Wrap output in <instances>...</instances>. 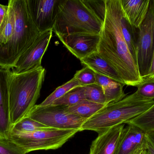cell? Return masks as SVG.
<instances>
[{
  "mask_svg": "<svg viewBox=\"0 0 154 154\" xmlns=\"http://www.w3.org/2000/svg\"><path fill=\"white\" fill-rule=\"evenodd\" d=\"M120 23L123 37L126 42L130 54L137 64L138 30L137 29L129 22L124 14L122 7L120 13Z\"/></svg>",
  "mask_w": 154,
  "mask_h": 154,
  "instance_id": "cell-18",
  "label": "cell"
},
{
  "mask_svg": "<svg viewBox=\"0 0 154 154\" xmlns=\"http://www.w3.org/2000/svg\"><path fill=\"white\" fill-rule=\"evenodd\" d=\"M84 87L86 99L105 105H106V97L101 86L94 84Z\"/></svg>",
  "mask_w": 154,
  "mask_h": 154,
  "instance_id": "cell-25",
  "label": "cell"
},
{
  "mask_svg": "<svg viewBox=\"0 0 154 154\" xmlns=\"http://www.w3.org/2000/svg\"><path fill=\"white\" fill-rule=\"evenodd\" d=\"M103 23L84 0H63L52 31L56 35H100Z\"/></svg>",
  "mask_w": 154,
  "mask_h": 154,
  "instance_id": "cell-5",
  "label": "cell"
},
{
  "mask_svg": "<svg viewBox=\"0 0 154 154\" xmlns=\"http://www.w3.org/2000/svg\"><path fill=\"white\" fill-rule=\"evenodd\" d=\"M84 2L96 16L104 22L106 14V0H84Z\"/></svg>",
  "mask_w": 154,
  "mask_h": 154,
  "instance_id": "cell-28",
  "label": "cell"
},
{
  "mask_svg": "<svg viewBox=\"0 0 154 154\" xmlns=\"http://www.w3.org/2000/svg\"><path fill=\"white\" fill-rule=\"evenodd\" d=\"M146 146L141 149L137 154H146Z\"/></svg>",
  "mask_w": 154,
  "mask_h": 154,
  "instance_id": "cell-34",
  "label": "cell"
},
{
  "mask_svg": "<svg viewBox=\"0 0 154 154\" xmlns=\"http://www.w3.org/2000/svg\"><path fill=\"white\" fill-rule=\"evenodd\" d=\"M52 30L42 33L33 44L20 56L15 67L11 70L19 73L39 68L42 60L52 37Z\"/></svg>",
  "mask_w": 154,
  "mask_h": 154,
  "instance_id": "cell-10",
  "label": "cell"
},
{
  "mask_svg": "<svg viewBox=\"0 0 154 154\" xmlns=\"http://www.w3.org/2000/svg\"><path fill=\"white\" fill-rule=\"evenodd\" d=\"M151 0H120L124 14L129 22L138 29L147 15Z\"/></svg>",
  "mask_w": 154,
  "mask_h": 154,
  "instance_id": "cell-15",
  "label": "cell"
},
{
  "mask_svg": "<svg viewBox=\"0 0 154 154\" xmlns=\"http://www.w3.org/2000/svg\"><path fill=\"white\" fill-rule=\"evenodd\" d=\"M81 86L74 77L64 85L57 88L42 103L39 104L42 106L52 105L57 99L61 98L71 90L77 87Z\"/></svg>",
  "mask_w": 154,
  "mask_h": 154,
  "instance_id": "cell-24",
  "label": "cell"
},
{
  "mask_svg": "<svg viewBox=\"0 0 154 154\" xmlns=\"http://www.w3.org/2000/svg\"><path fill=\"white\" fill-rule=\"evenodd\" d=\"M125 126V124L119 125L98 134L91 143L89 154H116Z\"/></svg>",
  "mask_w": 154,
  "mask_h": 154,
  "instance_id": "cell-13",
  "label": "cell"
},
{
  "mask_svg": "<svg viewBox=\"0 0 154 154\" xmlns=\"http://www.w3.org/2000/svg\"><path fill=\"white\" fill-rule=\"evenodd\" d=\"M146 154H154V146L147 139V141H146Z\"/></svg>",
  "mask_w": 154,
  "mask_h": 154,
  "instance_id": "cell-32",
  "label": "cell"
},
{
  "mask_svg": "<svg viewBox=\"0 0 154 154\" xmlns=\"http://www.w3.org/2000/svg\"><path fill=\"white\" fill-rule=\"evenodd\" d=\"M66 48L80 60L97 52L100 35L92 34L57 35Z\"/></svg>",
  "mask_w": 154,
  "mask_h": 154,
  "instance_id": "cell-11",
  "label": "cell"
},
{
  "mask_svg": "<svg viewBox=\"0 0 154 154\" xmlns=\"http://www.w3.org/2000/svg\"><path fill=\"white\" fill-rule=\"evenodd\" d=\"M8 6V11L0 26V46L9 42L14 29V13L10 0Z\"/></svg>",
  "mask_w": 154,
  "mask_h": 154,
  "instance_id": "cell-21",
  "label": "cell"
},
{
  "mask_svg": "<svg viewBox=\"0 0 154 154\" xmlns=\"http://www.w3.org/2000/svg\"><path fill=\"white\" fill-rule=\"evenodd\" d=\"M104 106L105 105L85 99L74 105L67 107V110L69 113L87 120L93 116Z\"/></svg>",
  "mask_w": 154,
  "mask_h": 154,
  "instance_id": "cell-19",
  "label": "cell"
},
{
  "mask_svg": "<svg viewBox=\"0 0 154 154\" xmlns=\"http://www.w3.org/2000/svg\"><path fill=\"white\" fill-rule=\"evenodd\" d=\"M95 77L96 84L103 89L106 105L120 101L126 96L124 90L125 84L97 73H95Z\"/></svg>",
  "mask_w": 154,
  "mask_h": 154,
  "instance_id": "cell-17",
  "label": "cell"
},
{
  "mask_svg": "<svg viewBox=\"0 0 154 154\" xmlns=\"http://www.w3.org/2000/svg\"><path fill=\"white\" fill-rule=\"evenodd\" d=\"M142 130L145 134L154 132V104L148 110L126 123Z\"/></svg>",
  "mask_w": 154,
  "mask_h": 154,
  "instance_id": "cell-20",
  "label": "cell"
},
{
  "mask_svg": "<svg viewBox=\"0 0 154 154\" xmlns=\"http://www.w3.org/2000/svg\"><path fill=\"white\" fill-rule=\"evenodd\" d=\"M85 98L84 86L75 88L53 103L52 105L69 107L80 102Z\"/></svg>",
  "mask_w": 154,
  "mask_h": 154,
  "instance_id": "cell-23",
  "label": "cell"
},
{
  "mask_svg": "<svg viewBox=\"0 0 154 154\" xmlns=\"http://www.w3.org/2000/svg\"><path fill=\"white\" fill-rule=\"evenodd\" d=\"M147 139L151 142L154 146V132H149L146 134Z\"/></svg>",
  "mask_w": 154,
  "mask_h": 154,
  "instance_id": "cell-33",
  "label": "cell"
},
{
  "mask_svg": "<svg viewBox=\"0 0 154 154\" xmlns=\"http://www.w3.org/2000/svg\"><path fill=\"white\" fill-rule=\"evenodd\" d=\"M154 100H145L135 92L122 100L105 105L93 116L87 119L81 131L90 130L98 134L127 123L148 110Z\"/></svg>",
  "mask_w": 154,
  "mask_h": 154,
  "instance_id": "cell-4",
  "label": "cell"
},
{
  "mask_svg": "<svg viewBox=\"0 0 154 154\" xmlns=\"http://www.w3.org/2000/svg\"><path fill=\"white\" fill-rule=\"evenodd\" d=\"M80 61L84 67H89L95 73L108 77L125 85L120 75L97 52L92 53Z\"/></svg>",
  "mask_w": 154,
  "mask_h": 154,
  "instance_id": "cell-16",
  "label": "cell"
},
{
  "mask_svg": "<svg viewBox=\"0 0 154 154\" xmlns=\"http://www.w3.org/2000/svg\"><path fill=\"white\" fill-rule=\"evenodd\" d=\"M11 69L0 67V139L9 140L12 128L10 118L9 79Z\"/></svg>",
  "mask_w": 154,
  "mask_h": 154,
  "instance_id": "cell-12",
  "label": "cell"
},
{
  "mask_svg": "<svg viewBox=\"0 0 154 154\" xmlns=\"http://www.w3.org/2000/svg\"><path fill=\"white\" fill-rule=\"evenodd\" d=\"M74 77L81 86L96 84L95 72L89 67H84L78 71Z\"/></svg>",
  "mask_w": 154,
  "mask_h": 154,
  "instance_id": "cell-26",
  "label": "cell"
},
{
  "mask_svg": "<svg viewBox=\"0 0 154 154\" xmlns=\"http://www.w3.org/2000/svg\"><path fill=\"white\" fill-rule=\"evenodd\" d=\"M146 79L154 80V52L152 62H151V66L148 71V76L145 80Z\"/></svg>",
  "mask_w": 154,
  "mask_h": 154,
  "instance_id": "cell-31",
  "label": "cell"
},
{
  "mask_svg": "<svg viewBox=\"0 0 154 154\" xmlns=\"http://www.w3.org/2000/svg\"><path fill=\"white\" fill-rule=\"evenodd\" d=\"M8 6L0 4V26L8 11Z\"/></svg>",
  "mask_w": 154,
  "mask_h": 154,
  "instance_id": "cell-30",
  "label": "cell"
},
{
  "mask_svg": "<svg viewBox=\"0 0 154 154\" xmlns=\"http://www.w3.org/2000/svg\"><path fill=\"white\" fill-rule=\"evenodd\" d=\"M0 154H26L10 140L0 139Z\"/></svg>",
  "mask_w": 154,
  "mask_h": 154,
  "instance_id": "cell-29",
  "label": "cell"
},
{
  "mask_svg": "<svg viewBox=\"0 0 154 154\" xmlns=\"http://www.w3.org/2000/svg\"><path fill=\"white\" fill-rule=\"evenodd\" d=\"M49 128L27 115L12 126L11 133H32Z\"/></svg>",
  "mask_w": 154,
  "mask_h": 154,
  "instance_id": "cell-22",
  "label": "cell"
},
{
  "mask_svg": "<svg viewBox=\"0 0 154 154\" xmlns=\"http://www.w3.org/2000/svg\"></svg>",
  "mask_w": 154,
  "mask_h": 154,
  "instance_id": "cell-35",
  "label": "cell"
},
{
  "mask_svg": "<svg viewBox=\"0 0 154 154\" xmlns=\"http://www.w3.org/2000/svg\"><path fill=\"white\" fill-rule=\"evenodd\" d=\"M126 125L116 154H137L146 146V134L134 126Z\"/></svg>",
  "mask_w": 154,
  "mask_h": 154,
  "instance_id": "cell-14",
  "label": "cell"
},
{
  "mask_svg": "<svg viewBox=\"0 0 154 154\" xmlns=\"http://www.w3.org/2000/svg\"><path fill=\"white\" fill-rule=\"evenodd\" d=\"M136 93L145 100H154V80L146 79L137 86Z\"/></svg>",
  "mask_w": 154,
  "mask_h": 154,
  "instance_id": "cell-27",
  "label": "cell"
},
{
  "mask_svg": "<svg viewBox=\"0 0 154 154\" xmlns=\"http://www.w3.org/2000/svg\"><path fill=\"white\" fill-rule=\"evenodd\" d=\"M137 64L141 77L148 76L154 52V2L151 0L147 15L137 29Z\"/></svg>",
  "mask_w": 154,
  "mask_h": 154,
  "instance_id": "cell-8",
  "label": "cell"
},
{
  "mask_svg": "<svg viewBox=\"0 0 154 154\" xmlns=\"http://www.w3.org/2000/svg\"><path fill=\"white\" fill-rule=\"evenodd\" d=\"M120 0H106V14L98 47L99 54L118 73L125 85L137 87L143 82L121 31Z\"/></svg>",
  "mask_w": 154,
  "mask_h": 154,
  "instance_id": "cell-1",
  "label": "cell"
},
{
  "mask_svg": "<svg viewBox=\"0 0 154 154\" xmlns=\"http://www.w3.org/2000/svg\"><path fill=\"white\" fill-rule=\"evenodd\" d=\"M45 72L42 66L19 73L11 69L8 87L12 127L27 115L36 105L40 96Z\"/></svg>",
  "mask_w": 154,
  "mask_h": 154,
  "instance_id": "cell-2",
  "label": "cell"
},
{
  "mask_svg": "<svg viewBox=\"0 0 154 154\" xmlns=\"http://www.w3.org/2000/svg\"><path fill=\"white\" fill-rule=\"evenodd\" d=\"M14 13V29L8 42L0 46V67L12 69L20 56L41 33L32 20L27 0H10Z\"/></svg>",
  "mask_w": 154,
  "mask_h": 154,
  "instance_id": "cell-3",
  "label": "cell"
},
{
  "mask_svg": "<svg viewBox=\"0 0 154 154\" xmlns=\"http://www.w3.org/2000/svg\"><path fill=\"white\" fill-rule=\"evenodd\" d=\"M79 132L78 129L49 128L32 133H11L9 140L27 154L33 151L58 149Z\"/></svg>",
  "mask_w": 154,
  "mask_h": 154,
  "instance_id": "cell-6",
  "label": "cell"
},
{
  "mask_svg": "<svg viewBox=\"0 0 154 154\" xmlns=\"http://www.w3.org/2000/svg\"><path fill=\"white\" fill-rule=\"evenodd\" d=\"M33 22L41 33L53 30L63 0H27Z\"/></svg>",
  "mask_w": 154,
  "mask_h": 154,
  "instance_id": "cell-9",
  "label": "cell"
},
{
  "mask_svg": "<svg viewBox=\"0 0 154 154\" xmlns=\"http://www.w3.org/2000/svg\"><path fill=\"white\" fill-rule=\"evenodd\" d=\"M27 116L50 128L78 129L80 132L86 120L68 112L67 107L53 105H35Z\"/></svg>",
  "mask_w": 154,
  "mask_h": 154,
  "instance_id": "cell-7",
  "label": "cell"
}]
</instances>
